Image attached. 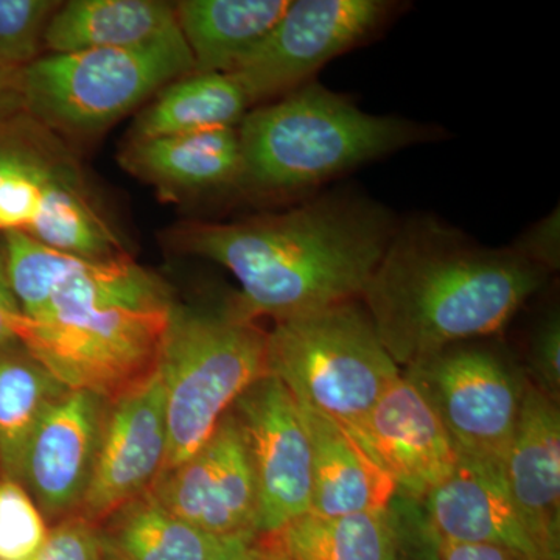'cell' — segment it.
I'll return each mask as SVG.
<instances>
[{
	"instance_id": "6da1fadb",
	"label": "cell",
	"mask_w": 560,
	"mask_h": 560,
	"mask_svg": "<svg viewBox=\"0 0 560 560\" xmlns=\"http://www.w3.org/2000/svg\"><path fill=\"white\" fill-rule=\"evenodd\" d=\"M18 340L68 389L106 404L150 381L173 311L171 287L130 256L90 259L3 234Z\"/></svg>"
},
{
	"instance_id": "7a4b0ae2",
	"label": "cell",
	"mask_w": 560,
	"mask_h": 560,
	"mask_svg": "<svg viewBox=\"0 0 560 560\" xmlns=\"http://www.w3.org/2000/svg\"><path fill=\"white\" fill-rule=\"evenodd\" d=\"M397 226L386 206L338 189L283 212L184 221L165 242L231 271L243 315L279 320L360 300Z\"/></svg>"
},
{
	"instance_id": "3957f363",
	"label": "cell",
	"mask_w": 560,
	"mask_h": 560,
	"mask_svg": "<svg viewBox=\"0 0 560 560\" xmlns=\"http://www.w3.org/2000/svg\"><path fill=\"white\" fill-rule=\"evenodd\" d=\"M548 276L512 246L490 248L436 217L416 215L399 221L360 300L404 370L499 334Z\"/></svg>"
},
{
	"instance_id": "277c9868",
	"label": "cell",
	"mask_w": 560,
	"mask_h": 560,
	"mask_svg": "<svg viewBox=\"0 0 560 560\" xmlns=\"http://www.w3.org/2000/svg\"><path fill=\"white\" fill-rule=\"evenodd\" d=\"M243 172L238 189L290 197L420 142L440 130L394 116L364 113L311 81L250 108L237 127Z\"/></svg>"
},
{
	"instance_id": "5b68a950",
	"label": "cell",
	"mask_w": 560,
	"mask_h": 560,
	"mask_svg": "<svg viewBox=\"0 0 560 560\" xmlns=\"http://www.w3.org/2000/svg\"><path fill=\"white\" fill-rule=\"evenodd\" d=\"M90 257L130 256L72 149L27 113L0 119V235Z\"/></svg>"
},
{
	"instance_id": "8992f818",
	"label": "cell",
	"mask_w": 560,
	"mask_h": 560,
	"mask_svg": "<svg viewBox=\"0 0 560 560\" xmlns=\"http://www.w3.org/2000/svg\"><path fill=\"white\" fill-rule=\"evenodd\" d=\"M158 372L167 416L164 470H171L200 451L235 400L268 375V331L234 302L221 311L175 302Z\"/></svg>"
},
{
	"instance_id": "52a82bcc",
	"label": "cell",
	"mask_w": 560,
	"mask_h": 560,
	"mask_svg": "<svg viewBox=\"0 0 560 560\" xmlns=\"http://www.w3.org/2000/svg\"><path fill=\"white\" fill-rule=\"evenodd\" d=\"M268 374L300 407L355 433L401 375L361 300L275 320Z\"/></svg>"
},
{
	"instance_id": "ba28073f",
	"label": "cell",
	"mask_w": 560,
	"mask_h": 560,
	"mask_svg": "<svg viewBox=\"0 0 560 560\" xmlns=\"http://www.w3.org/2000/svg\"><path fill=\"white\" fill-rule=\"evenodd\" d=\"M191 72L180 28L145 46L40 55L22 69L24 108L62 139H90Z\"/></svg>"
},
{
	"instance_id": "9c48e42d",
	"label": "cell",
	"mask_w": 560,
	"mask_h": 560,
	"mask_svg": "<svg viewBox=\"0 0 560 560\" xmlns=\"http://www.w3.org/2000/svg\"><path fill=\"white\" fill-rule=\"evenodd\" d=\"M451 434L460 458L503 467L528 375L489 340L455 342L401 370Z\"/></svg>"
},
{
	"instance_id": "30bf717a",
	"label": "cell",
	"mask_w": 560,
	"mask_h": 560,
	"mask_svg": "<svg viewBox=\"0 0 560 560\" xmlns=\"http://www.w3.org/2000/svg\"><path fill=\"white\" fill-rule=\"evenodd\" d=\"M394 9L385 0H290L278 24L232 75L253 106L282 97L370 39Z\"/></svg>"
},
{
	"instance_id": "8fae6325",
	"label": "cell",
	"mask_w": 560,
	"mask_h": 560,
	"mask_svg": "<svg viewBox=\"0 0 560 560\" xmlns=\"http://www.w3.org/2000/svg\"><path fill=\"white\" fill-rule=\"evenodd\" d=\"M256 478L259 536L312 511V444L304 416L275 375L254 382L231 408Z\"/></svg>"
},
{
	"instance_id": "7c38bea8",
	"label": "cell",
	"mask_w": 560,
	"mask_h": 560,
	"mask_svg": "<svg viewBox=\"0 0 560 560\" xmlns=\"http://www.w3.org/2000/svg\"><path fill=\"white\" fill-rule=\"evenodd\" d=\"M149 492L165 510L210 536H259L256 478L231 411L200 451L175 469L161 471Z\"/></svg>"
},
{
	"instance_id": "4fadbf2b",
	"label": "cell",
	"mask_w": 560,
	"mask_h": 560,
	"mask_svg": "<svg viewBox=\"0 0 560 560\" xmlns=\"http://www.w3.org/2000/svg\"><path fill=\"white\" fill-rule=\"evenodd\" d=\"M165 394L160 372L106 407L90 486L72 517L98 526L150 490L167 458Z\"/></svg>"
},
{
	"instance_id": "5bb4252c",
	"label": "cell",
	"mask_w": 560,
	"mask_h": 560,
	"mask_svg": "<svg viewBox=\"0 0 560 560\" xmlns=\"http://www.w3.org/2000/svg\"><path fill=\"white\" fill-rule=\"evenodd\" d=\"M349 436L388 475L397 493L415 503L447 480L460 460L436 412L404 375Z\"/></svg>"
},
{
	"instance_id": "9a60e30c",
	"label": "cell",
	"mask_w": 560,
	"mask_h": 560,
	"mask_svg": "<svg viewBox=\"0 0 560 560\" xmlns=\"http://www.w3.org/2000/svg\"><path fill=\"white\" fill-rule=\"evenodd\" d=\"M106 407L95 394L68 389L33 431L20 482L49 517L79 511L94 470Z\"/></svg>"
},
{
	"instance_id": "2e32d148",
	"label": "cell",
	"mask_w": 560,
	"mask_h": 560,
	"mask_svg": "<svg viewBox=\"0 0 560 560\" xmlns=\"http://www.w3.org/2000/svg\"><path fill=\"white\" fill-rule=\"evenodd\" d=\"M418 504L433 539L497 545L523 560H551L515 510L499 467L460 458Z\"/></svg>"
},
{
	"instance_id": "e0dca14e",
	"label": "cell",
	"mask_w": 560,
	"mask_h": 560,
	"mask_svg": "<svg viewBox=\"0 0 560 560\" xmlns=\"http://www.w3.org/2000/svg\"><path fill=\"white\" fill-rule=\"evenodd\" d=\"M501 474L526 528L548 558L559 560V404L529 378Z\"/></svg>"
},
{
	"instance_id": "ac0fdd59",
	"label": "cell",
	"mask_w": 560,
	"mask_h": 560,
	"mask_svg": "<svg viewBox=\"0 0 560 560\" xmlns=\"http://www.w3.org/2000/svg\"><path fill=\"white\" fill-rule=\"evenodd\" d=\"M119 162L164 200L238 189L243 172L237 128L128 140Z\"/></svg>"
},
{
	"instance_id": "d6986e66",
	"label": "cell",
	"mask_w": 560,
	"mask_h": 560,
	"mask_svg": "<svg viewBox=\"0 0 560 560\" xmlns=\"http://www.w3.org/2000/svg\"><path fill=\"white\" fill-rule=\"evenodd\" d=\"M300 408L312 444L311 514L334 518L388 510L397 495L388 475L338 423Z\"/></svg>"
},
{
	"instance_id": "ffe728a7",
	"label": "cell",
	"mask_w": 560,
	"mask_h": 560,
	"mask_svg": "<svg viewBox=\"0 0 560 560\" xmlns=\"http://www.w3.org/2000/svg\"><path fill=\"white\" fill-rule=\"evenodd\" d=\"M179 31L175 3L161 0H69L44 33L49 54L139 47Z\"/></svg>"
},
{
	"instance_id": "44dd1931",
	"label": "cell",
	"mask_w": 560,
	"mask_h": 560,
	"mask_svg": "<svg viewBox=\"0 0 560 560\" xmlns=\"http://www.w3.org/2000/svg\"><path fill=\"white\" fill-rule=\"evenodd\" d=\"M290 0H180L176 20L195 72L232 73L289 9Z\"/></svg>"
},
{
	"instance_id": "7402d4cb",
	"label": "cell",
	"mask_w": 560,
	"mask_h": 560,
	"mask_svg": "<svg viewBox=\"0 0 560 560\" xmlns=\"http://www.w3.org/2000/svg\"><path fill=\"white\" fill-rule=\"evenodd\" d=\"M250 108L232 73L191 72L151 98L132 125L130 140L237 128Z\"/></svg>"
},
{
	"instance_id": "603a6c76",
	"label": "cell",
	"mask_w": 560,
	"mask_h": 560,
	"mask_svg": "<svg viewBox=\"0 0 560 560\" xmlns=\"http://www.w3.org/2000/svg\"><path fill=\"white\" fill-rule=\"evenodd\" d=\"M97 528L103 560H212L228 540L180 521L149 490Z\"/></svg>"
},
{
	"instance_id": "cb8c5ba5",
	"label": "cell",
	"mask_w": 560,
	"mask_h": 560,
	"mask_svg": "<svg viewBox=\"0 0 560 560\" xmlns=\"http://www.w3.org/2000/svg\"><path fill=\"white\" fill-rule=\"evenodd\" d=\"M400 534V514L390 504L345 517L305 514L272 536L293 560H396Z\"/></svg>"
},
{
	"instance_id": "d4e9b609",
	"label": "cell",
	"mask_w": 560,
	"mask_h": 560,
	"mask_svg": "<svg viewBox=\"0 0 560 560\" xmlns=\"http://www.w3.org/2000/svg\"><path fill=\"white\" fill-rule=\"evenodd\" d=\"M65 385L21 341L0 349V470L20 482L22 460L36 425Z\"/></svg>"
},
{
	"instance_id": "484cf974",
	"label": "cell",
	"mask_w": 560,
	"mask_h": 560,
	"mask_svg": "<svg viewBox=\"0 0 560 560\" xmlns=\"http://www.w3.org/2000/svg\"><path fill=\"white\" fill-rule=\"evenodd\" d=\"M61 2L0 0V62L24 69L38 60L44 33Z\"/></svg>"
},
{
	"instance_id": "4316f807",
	"label": "cell",
	"mask_w": 560,
	"mask_h": 560,
	"mask_svg": "<svg viewBox=\"0 0 560 560\" xmlns=\"http://www.w3.org/2000/svg\"><path fill=\"white\" fill-rule=\"evenodd\" d=\"M49 536L43 512L21 482L0 480V560H31Z\"/></svg>"
},
{
	"instance_id": "83f0119b",
	"label": "cell",
	"mask_w": 560,
	"mask_h": 560,
	"mask_svg": "<svg viewBox=\"0 0 560 560\" xmlns=\"http://www.w3.org/2000/svg\"><path fill=\"white\" fill-rule=\"evenodd\" d=\"M528 378L552 400L560 394V316L551 307L534 324L529 335Z\"/></svg>"
},
{
	"instance_id": "f1b7e54d",
	"label": "cell",
	"mask_w": 560,
	"mask_h": 560,
	"mask_svg": "<svg viewBox=\"0 0 560 560\" xmlns=\"http://www.w3.org/2000/svg\"><path fill=\"white\" fill-rule=\"evenodd\" d=\"M31 560H103L98 528L79 517L62 521Z\"/></svg>"
},
{
	"instance_id": "f546056e",
	"label": "cell",
	"mask_w": 560,
	"mask_h": 560,
	"mask_svg": "<svg viewBox=\"0 0 560 560\" xmlns=\"http://www.w3.org/2000/svg\"><path fill=\"white\" fill-rule=\"evenodd\" d=\"M522 257L547 272L560 267V215L559 208L534 223L521 238L511 245Z\"/></svg>"
},
{
	"instance_id": "4dcf8cb0",
	"label": "cell",
	"mask_w": 560,
	"mask_h": 560,
	"mask_svg": "<svg viewBox=\"0 0 560 560\" xmlns=\"http://www.w3.org/2000/svg\"><path fill=\"white\" fill-rule=\"evenodd\" d=\"M399 514L401 534L396 560H440L436 545L423 525L420 512L416 514L415 511L404 510L399 511Z\"/></svg>"
},
{
	"instance_id": "1f68e13d",
	"label": "cell",
	"mask_w": 560,
	"mask_h": 560,
	"mask_svg": "<svg viewBox=\"0 0 560 560\" xmlns=\"http://www.w3.org/2000/svg\"><path fill=\"white\" fill-rule=\"evenodd\" d=\"M24 318L13 289H11L9 268H7V250L3 235H0V349L13 345L18 340V327Z\"/></svg>"
},
{
	"instance_id": "d6a6232c",
	"label": "cell",
	"mask_w": 560,
	"mask_h": 560,
	"mask_svg": "<svg viewBox=\"0 0 560 560\" xmlns=\"http://www.w3.org/2000/svg\"><path fill=\"white\" fill-rule=\"evenodd\" d=\"M433 540L440 560H523L514 552L497 545Z\"/></svg>"
},
{
	"instance_id": "836d02e7",
	"label": "cell",
	"mask_w": 560,
	"mask_h": 560,
	"mask_svg": "<svg viewBox=\"0 0 560 560\" xmlns=\"http://www.w3.org/2000/svg\"><path fill=\"white\" fill-rule=\"evenodd\" d=\"M25 113L22 69L0 62V119Z\"/></svg>"
},
{
	"instance_id": "e575fe53",
	"label": "cell",
	"mask_w": 560,
	"mask_h": 560,
	"mask_svg": "<svg viewBox=\"0 0 560 560\" xmlns=\"http://www.w3.org/2000/svg\"><path fill=\"white\" fill-rule=\"evenodd\" d=\"M243 560H293L287 551L280 547L272 534H260L250 541Z\"/></svg>"
},
{
	"instance_id": "d590c367",
	"label": "cell",
	"mask_w": 560,
	"mask_h": 560,
	"mask_svg": "<svg viewBox=\"0 0 560 560\" xmlns=\"http://www.w3.org/2000/svg\"><path fill=\"white\" fill-rule=\"evenodd\" d=\"M256 537H231L224 541L223 547L212 560H243L250 541Z\"/></svg>"
}]
</instances>
